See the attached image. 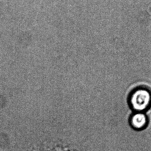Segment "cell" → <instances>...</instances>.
Returning a JSON list of instances; mask_svg holds the SVG:
<instances>
[{"label": "cell", "mask_w": 151, "mask_h": 151, "mask_svg": "<svg viewBox=\"0 0 151 151\" xmlns=\"http://www.w3.org/2000/svg\"><path fill=\"white\" fill-rule=\"evenodd\" d=\"M29 151H91L81 136H38Z\"/></svg>", "instance_id": "obj_1"}, {"label": "cell", "mask_w": 151, "mask_h": 151, "mask_svg": "<svg viewBox=\"0 0 151 151\" xmlns=\"http://www.w3.org/2000/svg\"><path fill=\"white\" fill-rule=\"evenodd\" d=\"M129 104L135 112H142L151 107V91L145 87L134 89L129 96Z\"/></svg>", "instance_id": "obj_2"}, {"label": "cell", "mask_w": 151, "mask_h": 151, "mask_svg": "<svg viewBox=\"0 0 151 151\" xmlns=\"http://www.w3.org/2000/svg\"><path fill=\"white\" fill-rule=\"evenodd\" d=\"M149 122L148 116L142 112H135L129 119V124L132 128L139 131L145 129Z\"/></svg>", "instance_id": "obj_3"}]
</instances>
